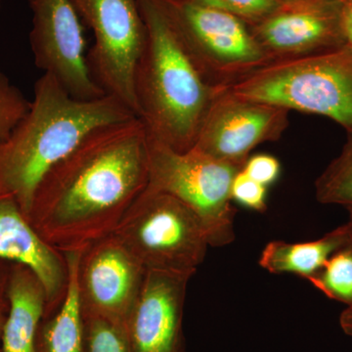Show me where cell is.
Wrapping results in <instances>:
<instances>
[{
  "label": "cell",
  "instance_id": "6da1fadb",
  "mask_svg": "<svg viewBox=\"0 0 352 352\" xmlns=\"http://www.w3.org/2000/svg\"><path fill=\"white\" fill-rule=\"evenodd\" d=\"M148 182L140 118L100 126L43 176L27 219L61 254L85 252L112 235Z\"/></svg>",
  "mask_w": 352,
  "mask_h": 352
},
{
  "label": "cell",
  "instance_id": "7a4b0ae2",
  "mask_svg": "<svg viewBox=\"0 0 352 352\" xmlns=\"http://www.w3.org/2000/svg\"><path fill=\"white\" fill-rule=\"evenodd\" d=\"M135 117L111 95L88 101L73 98L44 73L34 85L29 112L0 144V197L17 201L28 217L34 192L52 166L94 129Z\"/></svg>",
  "mask_w": 352,
  "mask_h": 352
},
{
  "label": "cell",
  "instance_id": "3957f363",
  "mask_svg": "<svg viewBox=\"0 0 352 352\" xmlns=\"http://www.w3.org/2000/svg\"><path fill=\"white\" fill-rule=\"evenodd\" d=\"M138 1L146 25L134 74L138 117L153 138L175 151H189L217 89L204 80L190 59L164 0Z\"/></svg>",
  "mask_w": 352,
  "mask_h": 352
},
{
  "label": "cell",
  "instance_id": "277c9868",
  "mask_svg": "<svg viewBox=\"0 0 352 352\" xmlns=\"http://www.w3.org/2000/svg\"><path fill=\"white\" fill-rule=\"evenodd\" d=\"M235 96L314 113L352 132V48L274 61L231 87Z\"/></svg>",
  "mask_w": 352,
  "mask_h": 352
},
{
  "label": "cell",
  "instance_id": "5b68a950",
  "mask_svg": "<svg viewBox=\"0 0 352 352\" xmlns=\"http://www.w3.org/2000/svg\"><path fill=\"white\" fill-rule=\"evenodd\" d=\"M113 235L146 270L191 278L206 258L208 239L195 212L164 192L146 188Z\"/></svg>",
  "mask_w": 352,
  "mask_h": 352
},
{
  "label": "cell",
  "instance_id": "8992f818",
  "mask_svg": "<svg viewBox=\"0 0 352 352\" xmlns=\"http://www.w3.org/2000/svg\"><path fill=\"white\" fill-rule=\"evenodd\" d=\"M148 168V188L170 194L191 208L200 219L210 245L223 247L235 240L236 210L231 204V187L242 168L196 148L175 151L149 134Z\"/></svg>",
  "mask_w": 352,
  "mask_h": 352
},
{
  "label": "cell",
  "instance_id": "52a82bcc",
  "mask_svg": "<svg viewBox=\"0 0 352 352\" xmlns=\"http://www.w3.org/2000/svg\"><path fill=\"white\" fill-rule=\"evenodd\" d=\"M164 1L187 54L210 87L224 89L271 63L244 21L182 0Z\"/></svg>",
  "mask_w": 352,
  "mask_h": 352
},
{
  "label": "cell",
  "instance_id": "ba28073f",
  "mask_svg": "<svg viewBox=\"0 0 352 352\" xmlns=\"http://www.w3.org/2000/svg\"><path fill=\"white\" fill-rule=\"evenodd\" d=\"M94 34L87 56L90 75L105 92L138 116L134 74L146 41L138 0H69Z\"/></svg>",
  "mask_w": 352,
  "mask_h": 352
},
{
  "label": "cell",
  "instance_id": "9c48e42d",
  "mask_svg": "<svg viewBox=\"0 0 352 352\" xmlns=\"http://www.w3.org/2000/svg\"><path fill=\"white\" fill-rule=\"evenodd\" d=\"M30 43L34 64L52 76L73 98L94 100L105 92L90 75L82 24L69 0H30Z\"/></svg>",
  "mask_w": 352,
  "mask_h": 352
},
{
  "label": "cell",
  "instance_id": "30bf717a",
  "mask_svg": "<svg viewBox=\"0 0 352 352\" xmlns=\"http://www.w3.org/2000/svg\"><path fill=\"white\" fill-rule=\"evenodd\" d=\"M289 113L279 106L217 90L194 148L243 168L256 146L282 138L289 126Z\"/></svg>",
  "mask_w": 352,
  "mask_h": 352
},
{
  "label": "cell",
  "instance_id": "8fae6325",
  "mask_svg": "<svg viewBox=\"0 0 352 352\" xmlns=\"http://www.w3.org/2000/svg\"><path fill=\"white\" fill-rule=\"evenodd\" d=\"M340 0H286L250 29L271 62L346 45Z\"/></svg>",
  "mask_w": 352,
  "mask_h": 352
},
{
  "label": "cell",
  "instance_id": "7c38bea8",
  "mask_svg": "<svg viewBox=\"0 0 352 352\" xmlns=\"http://www.w3.org/2000/svg\"><path fill=\"white\" fill-rule=\"evenodd\" d=\"M146 270L115 236L88 247L80 264L83 312L100 315L126 326L138 300Z\"/></svg>",
  "mask_w": 352,
  "mask_h": 352
},
{
  "label": "cell",
  "instance_id": "4fadbf2b",
  "mask_svg": "<svg viewBox=\"0 0 352 352\" xmlns=\"http://www.w3.org/2000/svg\"><path fill=\"white\" fill-rule=\"evenodd\" d=\"M190 279L146 270L140 293L126 321L132 352H186L182 320Z\"/></svg>",
  "mask_w": 352,
  "mask_h": 352
},
{
  "label": "cell",
  "instance_id": "5bb4252c",
  "mask_svg": "<svg viewBox=\"0 0 352 352\" xmlns=\"http://www.w3.org/2000/svg\"><path fill=\"white\" fill-rule=\"evenodd\" d=\"M0 259L31 270L43 284L47 308L59 305L66 289L67 263L30 223L17 201L0 197Z\"/></svg>",
  "mask_w": 352,
  "mask_h": 352
},
{
  "label": "cell",
  "instance_id": "9a60e30c",
  "mask_svg": "<svg viewBox=\"0 0 352 352\" xmlns=\"http://www.w3.org/2000/svg\"><path fill=\"white\" fill-rule=\"evenodd\" d=\"M8 302L2 331L3 352H38L36 333L47 308L43 284L31 270L15 263L6 277Z\"/></svg>",
  "mask_w": 352,
  "mask_h": 352
},
{
  "label": "cell",
  "instance_id": "2e32d148",
  "mask_svg": "<svg viewBox=\"0 0 352 352\" xmlns=\"http://www.w3.org/2000/svg\"><path fill=\"white\" fill-rule=\"evenodd\" d=\"M349 245L347 223L309 242L272 241L261 252L259 265L272 274H295L308 279L324 267L335 252Z\"/></svg>",
  "mask_w": 352,
  "mask_h": 352
},
{
  "label": "cell",
  "instance_id": "e0dca14e",
  "mask_svg": "<svg viewBox=\"0 0 352 352\" xmlns=\"http://www.w3.org/2000/svg\"><path fill=\"white\" fill-rule=\"evenodd\" d=\"M82 252L63 254L68 272L66 289L57 314L44 328L41 352H85V325L80 289Z\"/></svg>",
  "mask_w": 352,
  "mask_h": 352
},
{
  "label": "cell",
  "instance_id": "ac0fdd59",
  "mask_svg": "<svg viewBox=\"0 0 352 352\" xmlns=\"http://www.w3.org/2000/svg\"><path fill=\"white\" fill-rule=\"evenodd\" d=\"M315 196L323 205L352 208V132L347 133L346 144L339 156L315 182Z\"/></svg>",
  "mask_w": 352,
  "mask_h": 352
},
{
  "label": "cell",
  "instance_id": "d6986e66",
  "mask_svg": "<svg viewBox=\"0 0 352 352\" xmlns=\"http://www.w3.org/2000/svg\"><path fill=\"white\" fill-rule=\"evenodd\" d=\"M307 280L331 300L352 307L351 248L335 252L324 267Z\"/></svg>",
  "mask_w": 352,
  "mask_h": 352
},
{
  "label": "cell",
  "instance_id": "ffe728a7",
  "mask_svg": "<svg viewBox=\"0 0 352 352\" xmlns=\"http://www.w3.org/2000/svg\"><path fill=\"white\" fill-rule=\"evenodd\" d=\"M83 325L85 352H132L124 324L83 312Z\"/></svg>",
  "mask_w": 352,
  "mask_h": 352
},
{
  "label": "cell",
  "instance_id": "44dd1931",
  "mask_svg": "<svg viewBox=\"0 0 352 352\" xmlns=\"http://www.w3.org/2000/svg\"><path fill=\"white\" fill-rule=\"evenodd\" d=\"M31 103L0 69V144L9 138L20 120L27 115Z\"/></svg>",
  "mask_w": 352,
  "mask_h": 352
},
{
  "label": "cell",
  "instance_id": "7402d4cb",
  "mask_svg": "<svg viewBox=\"0 0 352 352\" xmlns=\"http://www.w3.org/2000/svg\"><path fill=\"white\" fill-rule=\"evenodd\" d=\"M182 1L230 14L244 21L249 25L263 19L281 2L278 0H182Z\"/></svg>",
  "mask_w": 352,
  "mask_h": 352
},
{
  "label": "cell",
  "instance_id": "603a6c76",
  "mask_svg": "<svg viewBox=\"0 0 352 352\" xmlns=\"http://www.w3.org/2000/svg\"><path fill=\"white\" fill-rule=\"evenodd\" d=\"M231 197L250 210L258 212L267 210V187L252 179L243 168L234 177Z\"/></svg>",
  "mask_w": 352,
  "mask_h": 352
},
{
  "label": "cell",
  "instance_id": "cb8c5ba5",
  "mask_svg": "<svg viewBox=\"0 0 352 352\" xmlns=\"http://www.w3.org/2000/svg\"><path fill=\"white\" fill-rule=\"evenodd\" d=\"M243 170L252 179L268 187L273 184L281 173V164L276 157L268 154H258L247 160Z\"/></svg>",
  "mask_w": 352,
  "mask_h": 352
},
{
  "label": "cell",
  "instance_id": "d4e9b609",
  "mask_svg": "<svg viewBox=\"0 0 352 352\" xmlns=\"http://www.w3.org/2000/svg\"><path fill=\"white\" fill-rule=\"evenodd\" d=\"M342 30L346 45L352 48V0L342 2Z\"/></svg>",
  "mask_w": 352,
  "mask_h": 352
},
{
  "label": "cell",
  "instance_id": "484cf974",
  "mask_svg": "<svg viewBox=\"0 0 352 352\" xmlns=\"http://www.w3.org/2000/svg\"><path fill=\"white\" fill-rule=\"evenodd\" d=\"M340 325L344 333L352 338V307H347L340 316Z\"/></svg>",
  "mask_w": 352,
  "mask_h": 352
},
{
  "label": "cell",
  "instance_id": "4316f807",
  "mask_svg": "<svg viewBox=\"0 0 352 352\" xmlns=\"http://www.w3.org/2000/svg\"><path fill=\"white\" fill-rule=\"evenodd\" d=\"M6 307H8V302H7V298L6 296H3V298H0V337L2 336V331H3L4 323H6Z\"/></svg>",
  "mask_w": 352,
  "mask_h": 352
},
{
  "label": "cell",
  "instance_id": "83f0119b",
  "mask_svg": "<svg viewBox=\"0 0 352 352\" xmlns=\"http://www.w3.org/2000/svg\"><path fill=\"white\" fill-rule=\"evenodd\" d=\"M346 210L349 215V221L346 222L349 228V247L352 249V208H346Z\"/></svg>",
  "mask_w": 352,
  "mask_h": 352
},
{
  "label": "cell",
  "instance_id": "f1b7e54d",
  "mask_svg": "<svg viewBox=\"0 0 352 352\" xmlns=\"http://www.w3.org/2000/svg\"><path fill=\"white\" fill-rule=\"evenodd\" d=\"M6 278L4 280L0 279V298L6 296Z\"/></svg>",
  "mask_w": 352,
  "mask_h": 352
},
{
  "label": "cell",
  "instance_id": "f546056e",
  "mask_svg": "<svg viewBox=\"0 0 352 352\" xmlns=\"http://www.w3.org/2000/svg\"><path fill=\"white\" fill-rule=\"evenodd\" d=\"M278 1H286V0H278Z\"/></svg>",
  "mask_w": 352,
  "mask_h": 352
},
{
  "label": "cell",
  "instance_id": "4dcf8cb0",
  "mask_svg": "<svg viewBox=\"0 0 352 352\" xmlns=\"http://www.w3.org/2000/svg\"><path fill=\"white\" fill-rule=\"evenodd\" d=\"M340 1L344 2V1H346V0H340Z\"/></svg>",
  "mask_w": 352,
  "mask_h": 352
}]
</instances>
